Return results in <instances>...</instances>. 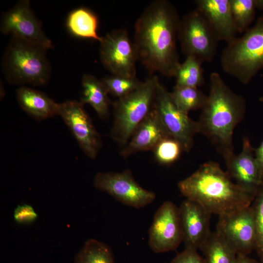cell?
Here are the masks:
<instances>
[{"label":"cell","instance_id":"6da1fadb","mask_svg":"<svg viewBox=\"0 0 263 263\" xmlns=\"http://www.w3.org/2000/svg\"><path fill=\"white\" fill-rule=\"evenodd\" d=\"M180 19L169 1L156 0L144 10L135 24L134 44L138 60L150 75L175 77L181 64L176 39Z\"/></svg>","mask_w":263,"mask_h":263},{"label":"cell","instance_id":"7a4b0ae2","mask_svg":"<svg viewBox=\"0 0 263 263\" xmlns=\"http://www.w3.org/2000/svg\"><path fill=\"white\" fill-rule=\"evenodd\" d=\"M178 188L186 199L195 201L211 214H231L251 205L255 195L234 183L219 165L206 162L180 181Z\"/></svg>","mask_w":263,"mask_h":263},{"label":"cell","instance_id":"3957f363","mask_svg":"<svg viewBox=\"0 0 263 263\" xmlns=\"http://www.w3.org/2000/svg\"><path fill=\"white\" fill-rule=\"evenodd\" d=\"M209 79L207 102L197 121L199 133L216 147L225 159L234 153L233 132L245 115L246 102L230 89L219 73H212Z\"/></svg>","mask_w":263,"mask_h":263},{"label":"cell","instance_id":"277c9868","mask_svg":"<svg viewBox=\"0 0 263 263\" xmlns=\"http://www.w3.org/2000/svg\"><path fill=\"white\" fill-rule=\"evenodd\" d=\"M48 49L26 40L12 37L2 61L6 79L14 85L43 86L50 79L51 67Z\"/></svg>","mask_w":263,"mask_h":263},{"label":"cell","instance_id":"5b68a950","mask_svg":"<svg viewBox=\"0 0 263 263\" xmlns=\"http://www.w3.org/2000/svg\"><path fill=\"white\" fill-rule=\"evenodd\" d=\"M223 70L247 84L263 68V16L244 35L227 44L222 51Z\"/></svg>","mask_w":263,"mask_h":263},{"label":"cell","instance_id":"8992f818","mask_svg":"<svg viewBox=\"0 0 263 263\" xmlns=\"http://www.w3.org/2000/svg\"><path fill=\"white\" fill-rule=\"evenodd\" d=\"M159 83L156 75H150L134 91L113 103L114 120L110 135L123 147L152 109Z\"/></svg>","mask_w":263,"mask_h":263},{"label":"cell","instance_id":"52a82bcc","mask_svg":"<svg viewBox=\"0 0 263 263\" xmlns=\"http://www.w3.org/2000/svg\"><path fill=\"white\" fill-rule=\"evenodd\" d=\"M177 38L181 50L202 63L210 62L215 56L218 40L207 19L196 8L180 19Z\"/></svg>","mask_w":263,"mask_h":263},{"label":"cell","instance_id":"ba28073f","mask_svg":"<svg viewBox=\"0 0 263 263\" xmlns=\"http://www.w3.org/2000/svg\"><path fill=\"white\" fill-rule=\"evenodd\" d=\"M153 108L169 134L181 144L184 151H189L193 146L194 136L199 133L198 122L176 105L170 93L160 83L156 89Z\"/></svg>","mask_w":263,"mask_h":263},{"label":"cell","instance_id":"9c48e42d","mask_svg":"<svg viewBox=\"0 0 263 263\" xmlns=\"http://www.w3.org/2000/svg\"><path fill=\"white\" fill-rule=\"evenodd\" d=\"M99 43L101 62L112 75L136 77L138 57L127 30H114L102 37Z\"/></svg>","mask_w":263,"mask_h":263},{"label":"cell","instance_id":"30bf717a","mask_svg":"<svg viewBox=\"0 0 263 263\" xmlns=\"http://www.w3.org/2000/svg\"><path fill=\"white\" fill-rule=\"evenodd\" d=\"M94 185L123 204L137 209L150 204L155 198V193L143 188L128 169L120 172H98Z\"/></svg>","mask_w":263,"mask_h":263},{"label":"cell","instance_id":"8fae6325","mask_svg":"<svg viewBox=\"0 0 263 263\" xmlns=\"http://www.w3.org/2000/svg\"><path fill=\"white\" fill-rule=\"evenodd\" d=\"M0 30L4 35H11L47 49L53 48L52 41L43 31L29 0L19 1L2 14Z\"/></svg>","mask_w":263,"mask_h":263},{"label":"cell","instance_id":"7c38bea8","mask_svg":"<svg viewBox=\"0 0 263 263\" xmlns=\"http://www.w3.org/2000/svg\"><path fill=\"white\" fill-rule=\"evenodd\" d=\"M57 115L69 128L84 153L94 159L102 147V140L84 104L75 100L58 103Z\"/></svg>","mask_w":263,"mask_h":263},{"label":"cell","instance_id":"4fadbf2b","mask_svg":"<svg viewBox=\"0 0 263 263\" xmlns=\"http://www.w3.org/2000/svg\"><path fill=\"white\" fill-rule=\"evenodd\" d=\"M216 232L237 252L247 255L255 249L256 230L251 205L219 216Z\"/></svg>","mask_w":263,"mask_h":263},{"label":"cell","instance_id":"5bb4252c","mask_svg":"<svg viewBox=\"0 0 263 263\" xmlns=\"http://www.w3.org/2000/svg\"><path fill=\"white\" fill-rule=\"evenodd\" d=\"M183 241L179 207L165 202L156 211L149 230V244L156 253L175 249Z\"/></svg>","mask_w":263,"mask_h":263},{"label":"cell","instance_id":"9a60e30c","mask_svg":"<svg viewBox=\"0 0 263 263\" xmlns=\"http://www.w3.org/2000/svg\"><path fill=\"white\" fill-rule=\"evenodd\" d=\"M226 172L235 183L247 192L256 196L263 182L254 156V149L247 137L243 140L241 151L225 159Z\"/></svg>","mask_w":263,"mask_h":263},{"label":"cell","instance_id":"2e32d148","mask_svg":"<svg viewBox=\"0 0 263 263\" xmlns=\"http://www.w3.org/2000/svg\"><path fill=\"white\" fill-rule=\"evenodd\" d=\"M185 248L197 250L211 233V214L198 203L186 199L179 207Z\"/></svg>","mask_w":263,"mask_h":263},{"label":"cell","instance_id":"e0dca14e","mask_svg":"<svg viewBox=\"0 0 263 263\" xmlns=\"http://www.w3.org/2000/svg\"><path fill=\"white\" fill-rule=\"evenodd\" d=\"M171 137L153 108L137 127L120 155L128 157L138 152L152 150L162 140Z\"/></svg>","mask_w":263,"mask_h":263},{"label":"cell","instance_id":"ac0fdd59","mask_svg":"<svg viewBox=\"0 0 263 263\" xmlns=\"http://www.w3.org/2000/svg\"><path fill=\"white\" fill-rule=\"evenodd\" d=\"M198 9L207 19L218 40L229 43L238 33L229 0H196Z\"/></svg>","mask_w":263,"mask_h":263},{"label":"cell","instance_id":"d6986e66","mask_svg":"<svg viewBox=\"0 0 263 263\" xmlns=\"http://www.w3.org/2000/svg\"><path fill=\"white\" fill-rule=\"evenodd\" d=\"M17 98L22 110L37 120L57 115L58 103L40 91L22 86L17 90Z\"/></svg>","mask_w":263,"mask_h":263},{"label":"cell","instance_id":"ffe728a7","mask_svg":"<svg viewBox=\"0 0 263 263\" xmlns=\"http://www.w3.org/2000/svg\"><path fill=\"white\" fill-rule=\"evenodd\" d=\"M81 83L82 96L80 102L89 104L101 119L108 118L110 101L109 93L102 81L92 75L85 74Z\"/></svg>","mask_w":263,"mask_h":263},{"label":"cell","instance_id":"44dd1931","mask_svg":"<svg viewBox=\"0 0 263 263\" xmlns=\"http://www.w3.org/2000/svg\"><path fill=\"white\" fill-rule=\"evenodd\" d=\"M98 19L92 10L79 7L72 11L67 19L66 26L69 32L80 38L101 40L97 33Z\"/></svg>","mask_w":263,"mask_h":263},{"label":"cell","instance_id":"7402d4cb","mask_svg":"<svg viewBox=\"0 0 263 263\" xmlns=\"http://www.w3.org/2000/svg\"><path fill=\"white\" fill-rule=\"evenodd\" d=\"M200 249L207 263H235L237 252L216 231L211 232Z\"/></svg>","mask_w":263,"mask_h":263},{"label":"cell","instance_id":"603a6c76","mask_svg":"<svg viewBox=\"0 0 263 263\" xmlns=\"http://www.w3.org/2000/svg\"><path fill=\"white\" fill-rule=\"evenodd\" d=\"M74 262L75 263H115L109 246L94 239L85 242L75 255Z\"/></svg>","mask_w":263,"mask_h":263},{"label":"cell","instance_id":"cb8c5ba5","mask_svg":"<svg viewBox=\"0 0 263 263\" xmlns=\"http://www.w3.org/2000/svg\"><path fill=\"white\" fill-rule=\"evenodd\" d=\"M202 62L193 56H187L181 63L176 75V85L198 88L205 82Z\"/></svg>","mask_w":263,"mask_h":263},{"label":"cell","instance_id":"d4e9b609","mask_svg":"<svg viewBox=\"0 0 263 263\" xmlns=\"http://www.w3.org/2000/svg\"><path fill=\"white\" fill-rule=\"evenodd\" d=\"M170 94L176 105L187 113L202 109L207 100V95L195 87L175 86Z\"/></svg>","mask_w":263,"mask_h":263},{"label":"cell","instance_id":"484cf974","mask_svg":"<svg viewBox=\"0 0 263 263\" xmlns=\"http://www.w3.org/2000/svg\"><path fill=\"white\" fill-rule=\"evenodd\" d=\"M233 20L238 33L245 32L253 20L255 0H229Z\"/></svg>","mask_w":263,"mask_h":263},{"label":"cell","instance_id":"4316f807","mask_svg":"<svg viewBox=\"0 0 263 263\" xmlns=\"http://www.w3.org/2000/svg\"><path fill=\"white\" fill-rule=\"evenodd\" d=\"M109 94L118 99L123 97L139 88L143 82L136 77H129L112 75L101 80Z\"/></svg>","mask_w":263,"mask_h":263},{"label":"cell","instance_id":"83f0119b","mask_svg":"<svg viewBox=\"0 0 263 263\" xmlns=\"http://www.w3.org/2000/svg\"><path fill=\"white\" fill-rule=\"evenodd\" d=\"M156 160L163 165H170L179 158L183 150L181 144L172 137L161 141L152 150Z\"/></svg>","mask_w":263,"mask_h":263},{"label":"cell","instance_id":"f1b7e54d","mask_svg":"<svg viewBox=\"0 0 263 263\" xmlns=\"http://www.w3.org/2000/svg\"><path fill=\"white\" fill-rule=\"evenodd\" d=\"M251 207L256 230L255 249L263 263V182L258 190Z\"/></svg>","mask_w":263,"mask_h":263},{"label":"cell","instance_id":"f546056e","mask_svg":"<svg viewBox=\"0 0 263 263\" xmlns=\"http://www.w3.org/2000/svg\"><path fill=\"white\" fill-rule=\"evenodd\" d=\"M14 218L19 224H29L34 222L38 214L33 207L29 205H18L14 211Z\"/></svg>","mask_w":263,"mask_h":263},{"label":"cell","instance_id":"4dcf8cb0","mask_svg":"<svg viewBox=\"0 0 263 263\" xmlns=\"http://www.w3.org/2000/svg\"><path fill=\"white\" fill-rule=\"evenodd\" d=\"M170 263H207L205 258H202L197 250L185 248V250L177 254Z\"/></svg>","mask_w":263,"mask_h":263},{"label":"cell","instance_id":"1f68e13d","mask_svg":"<svg viewBox=\"0 0 263 263\" xmlns=\"http://www.w3.org/2000/svg\"><path fill=\"white\" fill-rule=\"evenodd\" d=\"M254 156L260 176L263 179V140L259 147L254 149Z\"/></svg>","mask_w":263,"mask_h":263},{"label":"cell","instance_id":"d6a6232c","mask_svg":"<svg viewBox=\"0 0 263 263\" xmlns=\"http://www.w3.org/2000/svg\"><path fill=\"white\" fill-rule=\"evenodd\" d=\"M235 263H259L255 260L249 258L247 255L237 254Z\"/></svg>","mask_w":263,"mask_h":263},{"label":"cell","instance_id":"836d02e7","mask_svg":"<svg viewBox=\"0 0 263 263\" xmlns=\"http://www.w3.org/2000/svg\"><path fill=\"white\" fill-rule=\"evenodd\" d=\"M256 8L263 10V0H255Z\"/></svg>","mask_w":263,"mask_h":263}]
</instances>
